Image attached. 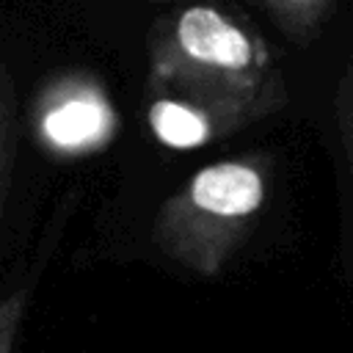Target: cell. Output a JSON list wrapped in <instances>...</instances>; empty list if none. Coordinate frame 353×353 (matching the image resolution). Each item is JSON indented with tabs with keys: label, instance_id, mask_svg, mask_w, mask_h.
Listing matches in <instances>:
<instances>
[{
	"label": "cell",
	"instance_id": "cell-1",
	"mask_svg": "<svg viewBox=\"0 0 353 353\" xmlns=\"http://www.w3.org/2000/svg\"><path fill=\"white\" fill-rule=\"evenodd\" d=\"M154 55L165 74L243 77L262 66L265 50L229 8L204 0L154 25Z\"/></svg>",
	"mask_w": 353,
	"mask_h": 353
},
{
	"label": "cell",
	"instance_id": "cell-2",
	"mask_svg": "<svg viewBox=\"0 0 353 353\" xmlns=\"http://www.w3.org/2000/svg\"><path fill=\"white\" fill-rule=\"evenodd\" d=\"M259 176L234 163L212 165L193 182V201L218 215H245L259 204Z\"/></svg>",
	"mask_w": 353,
	"mask_h": 353
},
{
	"label": "cell",
	"instance_id": "cell-3",
	"mask_svg": "<svg viewBox=\"0 0 353 353\" xmlns=\"http://www.w3.org/2000/svg\"><path fill=\"white\" fill-rule=\"evenodd\" d=\"M108 127V110L94 97H74L52 108L44 119V132L58 146H85Z\"/></svg>",
	"mask_w": 353,
	"mask_h": 353
},
{
	"label": "cell",
	"instance_id": "cell-4",
	"mask_svg": "<svg viewBox=\"0 0 353 353\" xmlns=\"http://www.w3.org/2000/svg\"><path fill=\"white\" fill-rule=\"evenodd\" d=\"M290 39H309L328 17L334 0H248Z\"/></svg>",
	"mask_w": 353,
	"mask_h": 353
},
{
	"label": "cell",
	"instance_id": "cell-5",
	"mask_svg": "<svg viewBox=\"0 0 353 353\" xmlns=\"http://www.w3.org/2000/svg\"><path fill=\"white\" fill-rule=\"evenodd\" d=\"M152 124H154V132L168 146H176V149L196 146L207 138L204 116L199 110L179 105V102H171V99H160L152 105Z\"/></svg>",
	"mask_w": 353,
	"mask_h": 353
},
{
	"label": "cell",
	"instance_id": "cell-6",
	"mask_svg": "<svg viewBox=\"0 0 353 353\" xmlns=\"http://www.w3.org/2000/svg\"><path fill=\"white\" fill-rule=\"evenodd\" d=\"M149 3H174V0H149Z\"/></svg>",
	"mask_w": 353,
	"mask_h": 353
}]
</instances>
